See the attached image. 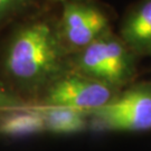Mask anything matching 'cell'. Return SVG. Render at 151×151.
I'll list each match as a JSON object with an SVG mask.
<instances>
[{"instance_id": "obj_4", "label": "cell", "mask_w": 151, "mask_h": 151, "mask_svg": "<svg viewBox=\"0 0 151 151\" xmlns=\"http://www.w3.org/2000/svg\"><path fill=\"white\" fill-rule=\"evenodd\" d=\"M88 121L111 131L151 130V83L119 91L110 102L88 113Z\"/></svg>"}, {"instance_id": "obj_1", "label": "cell", "mask_w": 151, "mask_h": 151, "mask_svg": "<svg viewBox=\"0 0 151 151\" xmlns=\"http://www.w3.org/2000/svg\"><path fill=\"white\" fill-rule=\"evenodd\" d=\"M57 18L32 12L16 24L0 47V83L34 105L50 82L68 70Z\"/></svg>"}, {"instance_id": "obj_8", "label": "cell", "mask_w": 151, "mask_h": 151, "mask_svg": "<svg viewBox=\"0 0 151 151\" xmlns=\"http://www.w3.org/2000/svg\"><path fill=\"white\" fill-rule=\"evenodd\" d=\"M36 106V105H35ZM43 116L45 131L54 134L82 132L90 123L88 113L65 106H37Z\"/></svg>"}, {"instance_id": "obj_10", "label": "cell", "mask_w": 151, "mask_h": 151, "mask_svg": "<svg viewBox=\"0 0 151 151\" xmlns=\"http://www.w3.org/2000/svg\"><path fill=\"white\" fill-rule=\"evenodd\" d=\"M27 106H30L27 101H25L22 97L15 94L0 83V113Z\"/></svg>"}, {"instance_id": "obj_6", "label": "cell", "mask_w": 151, "mask_h": 151, "mask_svg": "<svg viewBox=\"0 0 151 151\" xmlns=\"http://www.w3.org/2000/svg\"><path fill=\"white\" fill-rule=\"evenodd\" d=\"M119 36L137 56H151V0H141L130 8Z\"/></svg>"}, {"instance_id": "obj_9", "label": "cell", "mask_w": 151, "mask_h": 151, "mask_svg": "<svg viewBox=\"0 0 151 151\" xmlns=\"http://www.w3.org/2000/svg\"><path fill=\"white\" fill-rule=\"evenodd\" d=\"M40 0H0V29L32 14Z\"/></svg>"}, {"instance_id": "obj_11", "label": "cell", "mask_w": 151, "mask_h": 151, "mask_svg": "<svg viewBox=\"0 0 151 151\" xmlns=\"http://www.w3.org/2000/svg\"><path fill=\"white\" fill-rule=\"evenodd\" d=\"M47 1H52V2H55V4H60L63 5L65 2H70V1H80V0H47Z\"/></svg>"}, {"instance_id": "obj_2", "label": "cell", "mask_w": 151, "mask_h": 151, "mask_svg": "<svg viewBox=\"0 0 151 151\" xmlns=\"http://www.w3.org/2000/svg\"><path fill=\"white\" fill-rule=\"evenodd\" d=\"M137 55L119 35L109 30L68 56V68L120 90L135 74Z\"/></svg>"}, {"instance_id": "obj_3", "label": "cell", "mask_w": 151, "mask_h": 151, "mask_svg": "<svg viewBox=\"0 0 151 151\" xmlns=\"http://www.w3.org/2000/svg\"><path fill=\"white\" fill-rule=\"evenodd\" d=\"M119 91L104 82L68 68L45 87L34 105L65 106L91 113L110 102Z\"/></svg>"}, {"instance_id": "obj_5", "label": "cell", "mask_w": 151, "mask_h": 151, "mask_svg": "<svg viewBox=\"0 0 151 151\" xmlns=\"http://www.w3.org/2000/svg\"><path fill=\"white\" fill-rule=\"evenodd\" d=\"M57 28L63 46L70 55L111 30V24L101 7L91 0H80L62 5Z\"/></svg>"}, {"instance_id": "obj_7", "label": "cell", "mask_w": 151, "mask_h": 151, "mask_svg": "<svg viewBox=\"0 0 151 151\" xmlns=\"http://www.w3.org/2000/svg\"><path fill=\"white\" fill-rule=\"evenodd\" d=\"M44 132L46 131L43 116L35 105L0 113V137L18 138Z\"/></svg>"}]
</instances>
